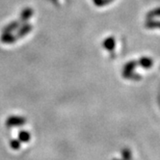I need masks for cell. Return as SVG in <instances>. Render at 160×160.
Wrapping results in <instances>:
<instances>
[{
    "instance_id": "2",
    "label": "cell",
    "mask_w": 160,
    "mask_h": 160,
    "mask_svg": "<svg viewBox=\"0 0 160 160\" xmlns=\"http://www.w3.org/2000/svg\"><path fill=\"white\" fill-rule=\"evenodd\" d=\"M25 123V119L19 116H11L6 121V125L8 128L21 127Z\"/></svg>"
},
{
    "instance_id": "6",
    "label": "cell",
    "mask_w": 160,
    "mask_h": 160,
    "mask_svg": "<svg viewBox=\"0 0 160 160\" xmlns=\"http://www.w3.org/2000/svg\"><path fill=\"white\" fill-rule=\"evenodd\" d=\"M141 67H143L144 68H150L152 67L153 65V61L152 58H148V57H143L139 60V63H138Z\"/></svg>"
},
{
    "instance_id": "15",
    "label": "cell",
    "mask_w": 160,
    "mask_h": 160,
    "mask_svg": "<svg viewBox=\"0 0 160 160\" xmlns=\"http://www.w3.org/2000/svg\"><path fill=\"white\" fill-rule=\"evenodd\" d=\"M114 160H118V159H114Z\"/></svg>"
},
{
    "instance_id": "5",
    "label": "cell",
    "mask_w": 160,
    "mask_h": 160,
    "mask_svg": "<svg viewBox=\"0 0 160 160\" xmlns=\"http://www.w3.org/2000/svg\"><path fill=\"white\" fill-rule=\"evenodd\" d=\"M17 41V37L11 33H3L1 36V42L4 43H14Z\"/></svg>"
},
{
    "instance_id": "12",
    "label": "cell",
    "mask_w": 160,
    "mask_h": 160,
    "mask_svg": "<svg viewBox=\"0 0 160 160\" xmlns=\"http://www.w3.org/2000/svg\"><path fill=\"white\" fill-rule=\"evenodd\" d=\"M156 17H160V8L151 11V12H148L147 15L148 18H156Z\"/></svg>"
},
{
    "instance_id": "14",
    "label": "cell",
    "mask_w": 160,
    "mask_h": 160,
    "mask_svg": "<svg viewBox=\"0 0 160 160\" xmlns=\"http://www.w3.org/2000/svg\"><path fill=\"white\" fill-rule=\"evenodd\" d=\"M10 145H11V148H13V150H19L20 148V141L18 139V140H12L10 142Z\"/></svg>"
},
{
    "instance_id": "9",
    "label": "cell",
    "mask_w": 160,
    "mask_h": 160,
    "mask_svg": "<svg viewBox=\"0 0 160 160\" xmlns=\"http://www.w3.org/2000/svg\"><path fill=\"white\" fill-rule=\"evenodd\" d=\"M19 27V22L18 21H13L11 22L9 25H7L4 29V33H11L15 30H17Z\"/></svg>"
},
{
    "instance_id": "3",
    "label": "cell",
    "mask_w": 160,
    "mask_h": 160,
    "mask_svg": "<svg viewBox=\"0 0 160 160\" xmlns=\"http://www.w3.org/2000/svg\"><path fill=\"white\" fill-rule=\"evenodd\" d=\"M31 30H32V25H30V24H28V23H26V24H24L23 26H21L19 29H18V34H17V39H20V38H22V37H24V36H26L27 34H29L30 32H31Z\"/></svg>"
},
{
    "instance_id": "11",
    "label": "cell",
    "mask_w": 160,
    "mask_h": 160,
    "mask_svg": "<svg viewBox=\"0 0 160 160\" xmlns=\"http://www.w3.org/2000/svg\"><path fill=\"white\" fill-rule=\"evenodd\" d=\"M122 160H131V158H132L131 152L128 150V148H123L122 152Z\"/></svg>"
},
{
    "instance_id": "8",
    "label": "cell",
    "mask_w": 160,
    "mask_h": 160,
    "mask_svg": "<svg viewBox=\"0 0 160 160\" xmlns=\"http://www.w3.org/2000/svg\"><path fill=\"white\" fill-rule=\"evenodd\" d=\"M30 138H31V135L28 131L26 130H21L19 131L18 133V140L20 142H24V143H27L30 141Z\"/></svg>"
},
{
    "instance_id": "13",
    "label": "cell",
    "mask_w": 160,
    "mask_h": 160,
    "mask_svg": "<svg viewBox=\"0 0 160 160\" xmlns=\"http://www.w3.org/2000/svg\"><path fill=\"white\" fill-rule=\"evenodd\" d=\"M113 1V0H93V2L96 6H105L109 3H111Z\"/></svg>"
},
{
    "instance_id": "4",
    "label": "cell",
    "mask_w": 160,
    "mask_h": 160,
    "mask_svg": "<svg viewBox=\"0 0 160 160\" xmlns=\"http://www.w3.org/2000/svg\"><path fill=\"white\" fill-rule=\"evenodd\" d=\"M103 44V48L108 50V51H112L115 48V45H116V41L114 39V37H108L107 39L104 40V42H102Z\"/></svg>"
},
{
    "instance_id": "7",
    "label": "cell",
    "mask_w": 160,
    "mask_h": 160,
    "mask_svg": "<svg viewBox=\"0 0 160 160\" xmlns=\"http://www.w3.org/2000/svg\"><path fill=\"white\" fill-rule=\"evenodd\" d=\"M33 15V10L31 8H26L22 11L20 15V21H27Z\"/></svg>"
},
{
    "instance_id": "10",
    "label": "cell",
    "mask_w": 160,
    "mask_h": 160,
    "mask_svg": "<svg viewBox=\"0 0 160 160\" xmlns=\"http://www.w3.org/2000/svg\"><path fill=\"white\" fill-rule=\"evenodd\" d=\"M146 27L147 28H160V21H155V20H148L146 22Z\"/></svg>"
},
{
    "instance_id": "1",
    "label": "cell",
    "mask_w": 160,
    "mask_h": 160,
    "mask_svg": "<svg viewBox=\"0 0 160 160\" xmlns=\"http://www.w3.org/2000/svg\"><path fill=\"white\" fill-rule=\"evenodd\" d=\"M136 66H137V63L135 61H130L125 65L123 67V72H122L123 77L127 79H130V80H140L141 76L139 74L133 72Z\"/></svg>"
}]
</instances>
